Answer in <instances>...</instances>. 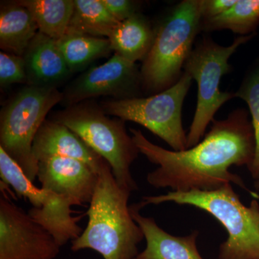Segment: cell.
Returning <instances> with one entry per match:
<instances>
[{
	"mask_svg": "<svg viewBox=\"0 0 259 259\" xmlns=\"http://www.w3.org/2000/svg\"><path fill=\"white\" fill-rule=\"evenodd\" d=\"M139 152L158 165L147 175V182L156 189L174 192L214 191L235 184L249 191L233 166L249 168L255 153V139L248 112H232L227 118L213 120L204 139L185 151H169L148 141L140 130L131 129Z\"/></svg>",
	"mask_w": 259,
	"mask_h": 259,
	"instance_id": "obj_1",
	"label": "cell"
},
{
	"mask_svg": "<svg viewBox=\"0 0 259 259\" xmlns=\"http://www.w3.org/2000/svg\"><path fill=\"white\" fill-rule=\"evenodd\" d=\"M131 194L118 185L110 165L104 167L90 203L88 226L71 241V249L94 250L104 259H136L145 238L131 214Z\"/></svg>",
	"mask_w": 259,
	"mask_h": 259,
	"instance_id": "obj_2",
	"label": "cell"
},
{
	"mask_svg": "<svg viewBox=\"0 0 259 259\" xmlns=\"http://www.w3.org/2000/svg\"><path fill=\"white\" fill-rule=\"evenodd\" d=\"M167 202L202 209L226 228L228 238L220 245L218 259H259V202L253 199L245 206L231 184L214 191L146 196L139 204L143 207Z\"/></svg>",
	"mask_w": 259,
	"mask_h": 259,
	"instance_id": "obj_3",
	"label": "cell"
},
{
	"mask_svg": "<svg viewBox=\"0 0 259 259\" xmlns=\"http://www.w3.org/2000/svg\"><path fill=\"white\" fill-rule=\"evenodd\" d=\"M201 23L199 0L181 2L163 19L143 61L141 85L145 90L159 93L180 80Z\"/></svg>",
	"mask_w": 259,
	"mask_h": 259,
	"instance_id": "obj_4",
	"label": "cell"
},
{
	"mask_svg": "<svg viewBox=\"0 0 259 259\" xmlns=\"http://www.w3.org/2000/svg\"><path fill=\"white\" fill-rule=\"evenodd\" d=\"M52 120L71 130L103 158L120 187L131 192L138 190L131 167L140 152L125 121L110 118L101 108L83 103L66 107Z\"/></svg>",
	"mask_w": 259,
	"mask_h": 259,
	"instance_id": "obj_5",
	"label": "cell"
},
{
	"mask_svg": "<svg viewBox=\"0 0 259 259\" xmlns=\"http://www.w3.org/2000/svg\"><path fill=\"white\" fill-rule=\"evenodd\" d=\"M64 100L56 87L28 85L3 108L0 117V148L34 182L38 162L32 154L35 136L51 109Z\"/></svg>",
	"mask_w": 259,
	"mask_h": 259,
	"instance_id": "obj_6",
	"label": "cell"
},
{
	"mask_svg": "<svg viewBox=\"0 0 259 259\" xmlns=\"http://www.w3.org/2000/svg\"><path fill=\"white\" fill-rule=\"evenodd\" d=\"M255 33L235 39L229 47H222L209 37L196 45L186 61L185 72L190 74L198 87L197 103L193 120L187 134V149L196 146L203 137L214 115L235 94L221 92L220 83L231 69L229 59L240 46L250 40Z\"/></svg>",
	"mask_w": 259,
	"mask_h": 259,
	"instance_id": "obj_7",
	"label": "cell"
},
{
	"mask_svg": "<svg viewBox=\"0 0 259 259\" xmlns=\"http://www.w3.org/2000/svg\"><path fill=\"white\" fill-rule=\"evenodd\" d=\"M192 78L184 71L171 88L153 96L114 99L102 102V111L123 121L144 126L161 138L173 151L187 149V135L182 124V106Z\"/></svg>",
	"mask_w": 259,
	"mask_h": 259,
	"instance_id": "obj_8",
	"label": "cell"
},
{
	"mask_svg": "<svg viewBox=\"0 0 259 259\" xmlns=\"http://www.w3.org/2000/svg\"><path fill=\"white\" fill-rule=\"evenodd\" d=\"M0 177L15 194L32 204L28 214L54 237L60 247L74 241L82 233L80 217L72 216L70 201L51 191L37 188L20 166L0 148Z\"/></svg>",
	"mask_w": 259,
	"mask_h": 259,
	"instance_id": "obj_9",
	"label": "cell"
},
{
	"mask_svg": "<svg viewBox=\"0 0 259 259\" xmlns=\"http://www.w3.org/2000/svg\"><path fill=\"white\" fill-rule=\"evenodd\" d=\"M61 247L28 212L0 199V259H55Z\"/></svg>",
	"mask_w": 259,
	"mask_h": 259,
	"instance_id": "obj_10",
	"label": "cell"
},
{
	"mask_svg": "<svg viewBox=\"0 0 259 259\" xmlns=\"http://www.w3.org/2000/svg\"><path fill=\"white\" fill-rule=\"evenodd\" d=\"M140 85L141 71L136 63L115 54L107 62L91 68L75 80L65 91L63 102L69 107L93 97L133 98Z\"/></svg>",
	"mask_w": 259,
	"mask_h": 259,
	"instance_id": "obj_11",
	"label": "cell"
},
{
	"mask_svg": "<svg viewBox=\"0 0 259 259\" xmlns=\"http://www.w3.org/2000/svg\"><path fill=\"white\" fill-rule=\"evenodd\" d=\"M37 178L41 188L66 197L75 206L90 203L98 175L83 162L54 156L39 160Z\"/></svg>",
	"mask_w": 259,
	"mask_h": 259,
	"instance_id": "obj_12",
	"label": "cell"
},
{
	"mask_svg": "<svg viewBox=\"0 0 259 259\" xmlns=\"http://www.w3.org/2000/svg\"><path fill=\"white\" fill-rule=\"evenodd\" d=\"M32 154L38 162L49 156H64L83 162L97 175L108 163L81 138L62 124L46 120L35 136Z\"/></svg>",
	"mask_w": 259,
	"mask_h": 259,
	"instance_id": "obj_13",
	"label": "cell"
},
{
	"mask_svg": "<svg viewBox=\"0 0 259 259\" xmlns=\"http://www.w3.org/2000/svg\"><path fill=\"white\" fill-rule=\"evenodd\" d=\"M130 208L146 241V248L136 259H203L197 250L198 231L186 236H175L163 231L154 218L142 215L139 204L130 205Z\"/></svg>",
	"mask_w": 259,
	"mask_h": 259,
	"instance_id": "obj_14",
	"label": "cell"
},
{
	"mask_svg": "<svg viewBox=\"0 0 259 259\" xmlns=\"http://www.w3.org/2000/svg\"><path fill=\"white\" fill-rule=\"evenodd\" d=\"M23 58L28 85L56 88L71 73L57 40L39 32L28 46Z\"/></svg>",
	"mask_w": 259,
	"mask_h": 259,
	"instance_id": "obj_15",
	"label": "cell"
},
{
	"mask_svg": "<svg viewBox=\"0 0 259 259\" xmlns=\"http://www.w3.org/2000/svg\"><path fill=\"white\" fill-rule=\"evenodd\" d=\"M39 32L31 13L16 1L3 7L0 13V48L8 54L23 56Z\"/></svg>",
	"mask_w": 259,
	"mask_h": 259,
	"instance_id": "obj_16",
	"label": "cell"
},
{
	"mask_svg": "<svg viewBox=\"0 0 259 259\" xmlns=\"http://www.w3.org/2000/svg\"><path fill=\"white\" fill-rule=\"evenodd\" d=\"M155 32L143 15L136 13L120 22L108 37L112 51L131 62L144 61L152 47Z\"/></svg>",
	"mask_w": 259,
	"mask_h": 259,
	"instance_id": "obj_17",
	"label": "cell"
},
{
	"mask_svg": "<svg viewBox=\"0 0 259 259\" xmlns=\"http://www.w3.org/2000/svg\"><path fill=\"white\" fill-rule=\"evenodd\" d=\"M16 2L31 13L40 33L58 40L67 32L74 12V0H21Z\"/></svg>",
	"mask_w": 259,
	"mask_h": 259,
	"instance_id": "obj_18",
	"label": "cell"
},
{
	"mask_svg": "<svg viewBox=\"0 0 259 259\" xmlns=\"http://www.w3.org/2000/svg\"><path fill=\"white\" fill-rule=\"evenodd\" d=\"M58 46L71 72L82 69L93 61L111 53L107 37L66 32L57 40Z\"/></svg>",
	"mask_w": 259,
	"mask_h": 259,
	"instance_id": "obj_19",
	"label": "cell"
},
{
	"mask_svg": "<svg viewBox=\"0 0 259 259\" xmlns=\"http://www.w3.org/2000/svg\"><path fill=\"white\" fill-rule=\"evenodd\" d=\"M74 2V12L66 32L108 38L120 23L110 14L101 0Z\"/></svg>",
	"mask_w": 259,
	"mask_h": 259,
	"instance_id": "obj_20",
	"label": "cell"
},
{
	"mask_svg": "<svg viewBox=\"0 0 259 259\" xmlns=\"http://www.w3.org/2000/svg\"><path fill=\"white\" fill-rule=\"evenodd\" d=\"M259 24V0H238L236 5L215 18L202 20L201 31L231 30L241 36L255 33Z\"/></svg>",
	"mask_w": 259,
	"mask_h": 259,
	"instance_id": "obj_21",
	"label": "cell"
},
{
	"mask_svg": "<svg viewBox=\"0 0 259 259\" xmlns=\"http://www.w3.org/2000/svg\"><path fill=\"white\" fill-rule=\"evenodd\" d=\"M235 97L246 102L252 117V127L255 139V153L249 168L250 175L255 181L259 180V67L253 70L245 79Z\"/></svg>",
	"mask_w": 259,
	"mask_h": 259,
	"instance_id": "obj_22",
	"label": "cell"
},
{
	"mask_svg": "<svg viewBox=\"0 0 259 259\" xmlns=\"http://www.w3.org/2000/svg\"><path fill=\"white\" fill-rule=\"evenodd\" d=\"M17 83L28 84L26 68L23 56L0 52V83L2 87Z\"/></svg>",
	"mask_w": 259,
	"mask_h": 259,
	"instance_id": "obj_23",
	"label": "cell"
},
{
	"mask_svg": "<svg viewBox=\"0 0 259 259\" xmlns=\"http://www.w3.org/2000/svg\"><path fill=\"white\" fill-rule=\"evenodd\" d=\"M105 8L118 22L137 13V3L129 0H101Z\"/></svg>",
	"mask_w": 259,
	"mask_h": 259,
	"instance_id": "obj_24",
	"label": "cell"
},
{
	"mask_svg": "<svg viewBox=\"0 0 259 259\" xmlns=\"http://www.w3.org/2000/svg\"><path fill=\"white\" fill-rule=\"evenodd\" d=\"M238 0H199L202 20L215 18L231 9Z\"/></svg>",
	"mask_w": 259,
	"mask_h": 259,
	"instance_id": "obj_25",
	"label": "cell"
},
{
	"mask_svg": "<svg viewBox=\"0 0 259 259\" xmlns=\"http://www.w3.org/2000/svg\"><path fill=\"white\" fill-rule=\"evenodd\" d=\"M254 185L255 188H256L257 190H259V180L255 181Z\"/></svg>",
	"mask_w": 259,
	"mask_h": 259,
	"instance_id": "obj_26",
	"label": "cell"
}]
</instances>
